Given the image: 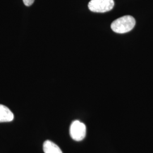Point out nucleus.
<instances>
[{
    "mask_svg": "<svg viewBox=\"0 0 153 153\" xmlns=\"http://www.w3.org/2000/svg\"><path fill=\"white\" fill-rule=\"evenodd\" d=\"M136 25L135 19L131 16H125L115 20L111 27L113 31L118 33H125L131 31Z\"/></svg>",
    "mask_w": 153,
    "mask_h": 153,
    "instance_id": "f257e3e1",
    "label": "nucleus"
},
{
    "mask_svg": "<svg viewBox=\"0 0 153 153\" xmlns=\"http://www.w3.org/2000/svg\"><path fill=\"white\" fill-rule=\"evenodd\" d=\"M115 5L114 0H91L88 5L90 11L105 13L111 10Z\"/></svg>",
    "mask_w": 153,
    "mask_h": 153,
    "instance_id": "f03ea898",
    "label": "nucleus"
},
{
    "mask_svg": "<svg viewBox=\"0 0 153 153\" xmlns=\"http://www.w3.org/2000/svg\"><path fill=\"white\" fill-rule=\"evenodd\" d=\"M70 135L71 138L76 141L84 139L86 134V126L79 121L75 120L71 123L70 126Z\"/></svg>",
    "mask_w": 153,
    "mask_h": 153,
    "instance_id": "7ed1b4c3",
    "label": "nucleus"
},
{
    "mask_svg": "<svg viewBox=\"0 0 153 153\" xmlns=\"http://www.w3.org/2000/svg\"><path fill=\"white\" fill-rule=\"evenodd\" d=\"M14 119V114L8 107L0 104V123L10 122Z\"/></svg>",
    "mask_w": 153,
    "mask_h": 153,
    "instance_id": "20e7f679",
    "label": "nucleus"
},
{
    "mask_svg": "<svg viewBox=\"0 0 153 153\" xmlns=\"http://www.w3.org/2000/svg\"><path fill=\"white\" fill-rule=\"evenodd\" d=\"M43 148L44 153H62L60 148L54 142L49 140L44 142Z\"/></svg>",
    "mask_w": 153,
    "mask_h": 153,
    "instance_id": "39448f33",
    "label": "nucleus"
},
{
    "mask_svg": "<svg viewBox=\"0 0 153 153\" xmlns=\"http://www.w3.org/2000/svg\"><path fill=\"white\" fill-rule=\"evenodd\" d=\"M24 4L27 6H30L32 5L33 3L34 2L35 0H23Z\"/></svg>",
    "mask_w": 153,
    "mask_h": 153,
    "instance_id": "423d86ee",
    "label": "nucleus"
}]
</instances>
